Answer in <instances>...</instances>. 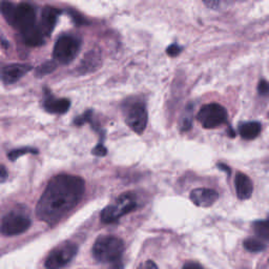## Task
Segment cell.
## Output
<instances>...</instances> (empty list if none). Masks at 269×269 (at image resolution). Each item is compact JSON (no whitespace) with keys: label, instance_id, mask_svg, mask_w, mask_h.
<instances>
[{"label":"cell","instance_id":"obj_1","mask_svg":"<svg viewBox=\"0 0 269 269\" xmlns=\"http://www.w3.org/2000/svg\"><path fill=\"white\" fill-rule=\"evenodd\" d=\"M85 189L82 178L58 175L52 179L37 203L40 220L51 225L58 223L80 202Z\"/></svg>","mask_w":269,"mask_h":269},{"label":"cell","instance_id":"obj_2","mask_svg":"<svg viewBox=\"0 0 269 269\" xmlns=\"http://www.w3.org/2000/svg\"><path fill=\"white\" fill-rule=\"evenodd\" d=\"M124 251L123 241L114 236H102L93 246V256L99 263H115L122 257Z\"/></svg>","mask_w":269,"mask_h":269},{"label":"cell","instance_id":"obj_3","mask_svg":"<svg viewBox=\"0 0 269 269\" xmlns=\"http://www.w3.org/2000/svg\"><path fill=\"white\" fill-rule=\"evenodd\" d=\"M31 218L21 211H12L0 222V233L5 237L17 236L27 231L31 226Z\"/></svg>","mask_w":269,"mask_h":269},{"label":"cell","instance_id":"obj_4","mask_svg":"<svg viewBox=\"0 0 269 269\" xmlns=\"http://www.w3.org/2000/svg\"><path fill=\"white\" fill-rule=\"evenodd\" d=\"M136 207L137 202L135 197L132 194H124L101 212V221L107 224L112 223L121 216L133 212Z\"/></svg>","mask_w":269,"mask_h":269},{"label":"cell","instance_id":"obj_5","mask_svg":"<svg viewBox=\"0 0 269 269\" xmlns=\"http://www.w3.org/2000/svg\"><path fill=\"white\" fill-rule=\"evenodd\" d=\"M81 41L72 35H63L54 47L53 57L57 62L62 64L71 63L80 51Z\"/></svg>","mask_w":269,"mask_h":269},{"label":"cell","instance_id":"obj_6","mask_svg":"<svg viewBox=\"0 0 269 269\" xmlns=\"http://www.w3.org/2000/svg\"><path fill=\"white\" fill-rule=\"evenodd\" d=\"M228 114L225 108L218 103L205 104L199 110L197 119L204 128L214 129L226 123Z\"/></svg>","mask_w":269,"mask_h":269},{"label":"cell","instance_id":"obj_7","mask_svg":"<svg viewBox=\"0 0 269 269\" xmlns=\"http://www.w3.org/2000/svg\"><path fill=\"white\" fill-rule=\"evenodd\" d=\"M125 122L129 128L141 135L146 128L147 121H149V115L144 102L142 101H132L128 103V106L124 110Z\"/></svg>","mask_w":269,"mask_h":269},{"label":"cell","instance_id":"obj_8","mask_svg":"<svg viewBox=\"0 0 269 269\" xmlns=\"http://www.w3.org/2000/svg\"><path fill=\"white\" fill-rule=\"evenodd\" d=\"M78 247L74 243H63L51 251L46 259L45 266L50 269H57L66 266L77 255Z\"/></svg>","mask_w":269,"mask_h":269},{"label":"cell","instance_id":"obj_9","mask_svg":"<svg viewBox=\"0 0 269 269\" xmlns=\"http://www.w3.org/2000/svg\"><path fill=\"white\" fill-rule=\"evenodd\" d=\"M35 25H36V13H35L34 7L29 3L17 5L12 27L23 33Z\"/></svg>","mask_w":269,"mask_h":269},{"label":"cell","instance_id":"obj_10","mask_svg":"<svg viewBox=\"0 0 269 269\" xmlns=\"http://www.w3.org/2000/svg\"><path fill=\"white\" fill-rule=\"evenodd\" d=\"M32 65L23 63H14L3 66L0 69V79L5 84H13L29 73L32 69Z\"/></svg>","mask_w":269,"mask_h":269},{"label":"cell","instance_id":"obj_11","mask_svg":"<svg viewBox=\"0 0 269 269\" xmlns=\"http://www.w3.org/2000/svg\"><path fill=\"white\" fill-rule=\"evenodd\" d=\"M192 202L199 207H211L219 199V194L211 188H196L189 195Z\"/></svg>","mask_w":269,"mask_h":269},{"label":"cell","instance_id":"obj_12","mask_svg":"<svg viewBox=\"0 0 269 269\" xmlns=\"http://www.w3.org/2000/svg\"><path fill=\"white\" fill-rule=\"evenodd\" d=\"M235 187L240 200H247L254 193V184L250 178L243 172H238L235 179Z\"/></svg>","mask_w":269,"mask_h":269},{"label":"cell","instance_id":"obj_13","mask_svg":"<svg viewBox=\"0 0 269 269\" xmlns=\"http://www.w3.org/2000/svg\"><path fill=\"white\" fill-rule=\"evenodd\" d=\"M59 15H60V11L55 7L46 6L42 10L40 28L42 29L43 33H45V35H47V36H50L52 32H53Z\"/></svg>","mask_w":269,"mask_h":269},{"label":"cell","instance_id":"obj_14","mask_svg":"<svg viewBox=\"0 0 269 269\" xmlns=\"http://www.w3.org/2000/svg\"><path fill=\"white\" fill-rule=\"evenodd\" d=\"M43 107L46 110L51 114H64L71 107V101L68 99H59L48 94L45 101H43Z\"/></svg>","mask_w":269,"mask_h":269},{"label":"cell","instance_id":"obj_15","mask_svg":"<svg viewBox=\"0 0 269 269\" xmlns=\"http://www.w3.org/2000/svg\"><path fill=\"white\" fill-rule=\"evenodd\" d=\"M101 64V56L97 51H93L91 53L86 54L83 58L82 63L78 66V71L80 74H88L96 71Z\"/></svg>","mask_w":269,"mask_h":269},{"label":"cell","instance_id":"obj_16","mask_svg":"<svg viewBox=\"0 0 269 269\" xmlns=\"http://www.w3.org/2000/svg\"><path fill=\"white\" fill-rule=\"evenodd\" d=\"M22 34L23 40L25 42V45H28L30 47H39L43 45L45 42V33H43L42 29L35 25L32 29L25 31Z\"/></svg>","mask_w":269,"mask_h":269},{"label":"cell","instance_id":"obj_17","mask_svg":"<svg viewBox=\"0 0 269 269\" xmlns=\"http://www.w3.org/2000/svg\"><path fill=\"white\" fill-rule=\"evenodd\" d=\"M239 132L244 140H254L262 132V125L261 123L256 122V121L245 122L240 124Z\"/></svg>","mask_w":269,"mask_h":269},{"label":"cell","instance_id":"obj_18","mask_svg":"<svg viewBox=\"0 0 269 269\" xmlns=\"http://www.w3.org/2000/svg\"><path fill=\"white\" fill-rule=\"evenodd\" d=\"M16 7L17 5H15L10 0H1V2H0V12L2 13L4 19L11 25L14 20Z\"/></svg>","mask_w":269,"mask_h":269},{"label":"cell","instance_id":"obj_19","mask_svg":"<svg viewBox=\"0 0 269 269\" xmlns=\"http://www.w3.org/2000/svg\"><path fill=\"white\" fill-rule=\"evenodd\" d=\"M254 230L258 238L261 240H269V219L257 221L254 224Z\"/></svg>","mask_w":269,"mask_h":269},{"label":"cell","instance_id":"obj_20","mask_svg":"<svg viewBox=\"0 0 269 269\" xmlns=\"http://www.w3.org/2000/svg\"><path fill=\"white\" fill-rule=\"evenodd\" d=\"M243 245H244L245 249L251 251V253H260V251L265 249V244L262 241L253 238L245 240L244 243H243Z\"/></svg>","mask_w":269,"mask_h":269},{"label":"cell","instance_id":"obj_21","mask_svg":"<svg viewBox=\"0 0 269 269\" xmlns=\"http://www.w3.org/2000/svg\"><path fill=\"white\" fill-rule=\"evenodd\" d=\"M57 67V64L55 61H48L38 66L35 71V75L36 77H43L48 74H51L53 71H55Z\"/></svg>","mask_w":269,"mask_h":269},{"label":"cell","instance_id":"obj_22","mask_svg":"<svg viewBox=\"0 0 269 269\" xmlns=\"http://www.w3.org/2000/svg\"><path fill=\"white\" fill-rule=\"evenodd\" d=\"M39 152L36 149H32V147H22V149H18V150H13L10 153H8L7 157L11 161H16L21 156L25 155V154H38Z\"/></svg>","mask_w":269,"mask_h":269},{"label":"cell","instance_id":"obj_23","mask_svg":"<svg viewBox=\"0 0 269 269\" xmlns=\"http://www.w3.org/2000/svg\"><path fill=\"white\" fill-rule=\"evenodd\" d=\"M92 116H93V111L90 109L88 111H85L83 115L77 117L74 121V123L78 126H80V125H83L84 123L92 122Z\"/></svg>","mask_w":269,"mask_h":269},{"label":"cell","instance_id":"obj_24","mask_svg":"<svg viewBox=\"0 0 269 269\" xmlns=\"http://www.w3.org/2000/svg\"><path fill=\"white\" fill-rule=\"evenodd\" d=\"M258 93L262 97H269V82L262 79L258 84Z\"/></svg>","mask_w":269,"mask_h":269},{"label":"cell","instance_id":"obj_25","mask_svg":"<svg viewBox=\"0 0 269 269\" xmlns=\"http://www.w3.org/2000/svg\"><path fill=\"white\" fill-rule=\"evenodd\" d=\"M182 52V48L178 45H171L166 49V53L170 57H177Z\"/></svg>","mask_w":269,"mask_h":269},{"label":"cell","instance_id":"obj_26","mask_svg":"<svg viewBox=\"0 0 269 269\" xmlns=\"http://www.w3.org/2000/svg\"><path fill=\"white\" fill-rule=\"evenodd\" d=\"M93 155L98 156V157H103V156H106L108 154V150L107 147L104 146L102 143H99L98 145H96V147L92 151Z\"/></svg>","mask_w":269,"mask_h":269},{"label":"cell","instance_id":"obj_27","mask_svg":"<svg viewBox=\"0 0 269 269\" xmlns=\"http://www.w3.org/2000/svg\"><path fill=\"white\" fill-rule=\"evenodd\" d=\"M203 2L206 4V6L211 8H219L222 3V0H203Z\"/></svg>","mask_w":269,"mask_h":269},{"label":"cell","instance_id":"obj_28","mask_svg":"<svg viewBox=\"0 0 269 269\" xmlns=\"http://www.w3.org/2000/svg\"><path fill=\"white\" fill-rule=\"evenodd\" d=\"M6 177H7V171H6L5 167L2 166V165H0V179L5 180Z\"/></svg>","mask_w":269,"mask_h":269},{"label":"cell","instance_id":"obj_29","mask_svg":"<svg viewBox=\"0 0 269 269\" xmlns=\"http://www.w3.org/2000/svg\"><path fill=\"white\" fill-rule=\"evenodd\" d=\"M140 267H142V268H157L158 266L156 265L153 261H147L145 264L141 265Z\"/></svg>","mask_w":269,"mask_h":269},{"label":"cell","instance_id":"obj_30","mask_svg":"<svg viewBox=\"0 0 269 269\" xmlns=\"http://www.w3.org/2000/svg\"><path fill=\"white\" fill-rule=\"evenodd\" d=\"M202 266L200 265V264H198V263H187V264H185L184 266H183V268H186V269H188V268H201Z\"/></svg>","mask_w":269,"mask_h":269},{"label":"cell","instance_id":"obj_31","mask_svg":"<svg viewBox=\"0 0 269 269\" xmlns=\"http://www.w3.org/2000/svg\"><path fill=\"white\" fill-rule=\"evenodd\" d=\"M216 166H218L220 169H222V170H224V171L228 172V175H230V168H229L227 165H225V164H222V163H219Z\"/></svg>","mask_w":269,"mask_h":269}]
</instances>
